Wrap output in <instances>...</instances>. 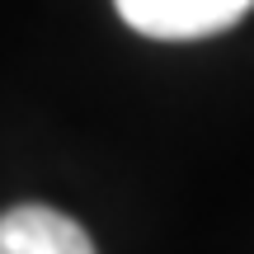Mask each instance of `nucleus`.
Instances as JSON below:
<instances>
[{
    "mask_svg": "<svg viewBox=\"0 0 254 254\" xmlns=\"http://www.w3.org/2000/svg\"><path fill=\"white\" fill-rule=\"evenodd\" d=\"M0 254H99L90 231L47 202H19L0 212Z\"/></svg>",
    "mask_w": 254,
    "mask_h": 254,
    "instance_id": "obj_2",
    "label": "nucleus"
},
{
    "mask_svg": "<svg viewBox=\"0 0 254 254\" xmlns=\"http://www.w3.org/2000/svg\"><path fill=\"white\" fill-rule=\"evenodd\" d=\"M127 28L160 43H193L236 28L254 9V0H113Z\"/></svg>",
    "mask_w": 254,
    "mask_h": 254,
    "instance_id": "obj_1",
    "label": "nucleus"
}]
</instances>
